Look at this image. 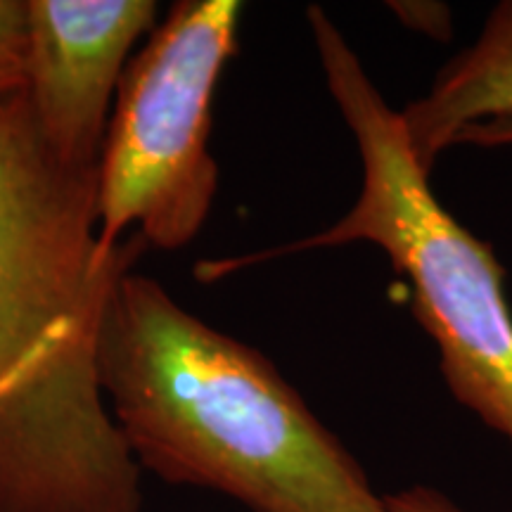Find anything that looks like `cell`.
<instances>
[{"instance_id":"cell-2","label":"cell","mask_w":512,"mask_h":512,"mask_svg":"<svg viewBox=\"0 0 512 512\" xmlns=\"http://www.w3.org/2000/svg\"><path fill=\"white\" fill-rule=\"evenodd\" d=\"M107 406L140 470L249 512H384L361 463L271 358L128 271L100 328Z\"/></svg>"},{"instance_id":"cell-9","label":"cell","mask_w":512,"mask_h":512,"mask_svg":"<svg viewBox=\"0 0 512 512\" xmlns=\"http://www.w3.org/2000/svg\"><path fill=\"white\" fill-rule=\"evenodd\" d=\"M384 512H465L451 498L430 486H411L399 494L384 496Z\"/></svg>"},{"instance_id":"cell-7","label":"cell","mask_w":512,"mask_h":512,"mask_svg":"<svg viewBox=\"0 0 512 512\" xmlns=\"http://www.w3.org/2000/svg\"><path fill=\"white\" fill-rule=\"evenodd\" d=\"M27 0H0V105L22 93Z\"/></svg>"},{"instance_id":"cell-6","label":"cell","mask_w":512,"mask_h":512,"mask_svg":"<svg viewBox=\"0 0 512 512\" xmlns=\"http://www.w3.org/2000/svg\"><path fill=\"white\" fill-rule=\"evenodd\" d=\"M505 117H512V0L498 3L477 41L441 69L430 91L401 110L408 145L425 174L465 128Z\"/></svg>"},{"instance_id":"cell-10","label":"cell","mask_w":512,"mask_h":512,"mask_svg":"<svg viewBox=\"0 0 512 512\" xmlns=\"http://www.w3.org/2000/svg\"><path fill=\"white\" fill-rule=\"evenodd\" d=\"M456 145H477V147H505L512 145V117L484 121L465 128L456 138Z\"/></svg>"},{"instance_id":"cell-1","label":"cell","mask_w":512,"mask_h":512,"mask_svg":"<svg viewBox=\"0 0 512 512\" xmlns=\"http://www.w3.org/2000/svg\"><path fill=\"white\" fill-rule=\"evenodd\" d=\"M98 171L62 166L22 93L0 105V512H140L100 380L114 287L147 249L98 242Z\"/></svg>"},{"instance_id":"cell-3","label":"cell","mask_w":512,"mask_h":512,"mask_svg":"<svg viewBox=\"0 0 512 512\" xmlns=\"http://www.w3.org/2000/svg\"><path fill=\"white\" fill-rule=\"evenodd\" d=\"M320 69L361 157L363 181L342 219L309 238L264 252L202 261L197 280L214 283L273 259L368 242L411 283L413 313L439 349L453 399L512 451V309L494 249L446 211L408 145L396 112L328 12L306 10Z\"/></svg>"},{"instance_id":"cell-8","label":"cell","mask_w":512,"mask_h":512,"mask_svg":"<svg viewBox=\"0 0 512 512\" xmlns=\"http://www.w3.org/2000/svg\"><path fill=\"white\" fill-rule=\"evenodd\" d=\"M396 19L411 31L430 36L434 41H448L453 36V12L446 3L434 0H403V3H387Z\"/></svg>"},{"instance_id":"cell-5","label":"cell","mask_w":512,"mask_h":512,"mask_svg":"<svg viewBox=\"0 0 512 512\" xmlns=\"http://www.w3.org/2000/svg\"><path fill=\"white\" fill-rule=\"evenodd\" d=\"M155 0H27L22 98L57 162L98 171L114 102Z\"/></svg>"},{"instance_id":"cell-4","label":"cell","mask_w":512,"mask_h":512,"mask_svg":"<svg viewBox=\"0 0 512 512\" xmlns=\"http://www.w3.org/2000/svg\"><path fill=\"white\" fill-rule=\"evenodd\" d=\"M238 0H178L128 62L98 164V242L138 233L181 249L200 235L219 190L211 110L238 50Z\"/></svg>"}]
</instances>
